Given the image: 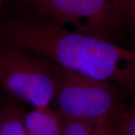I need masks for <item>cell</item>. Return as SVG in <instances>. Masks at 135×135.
<instances>
[{"label":"cell","instance_id":"obj_9","mask_svg":"<svg viewBox=\"0 0 135 135\" xmlns=\"http://www.w3.org/2000/svg\"><path fill=\"white\" fill-rule=\"evenodd\" d=\"M134 1L135 0H115V5L119 15L122 13L128 15Z\"/></svg>","mask_w":135,"mask_h":135},{"label":"cell","instance_id":"obj_6","mask_svg":"<svg viewBox=\"0 0 135 135\" xmlns=\"http://www.w3.org/2000/svg\"><path fill=\"white\" fill-rule=\"evenodd\" d=\"M23 102L14 98L0 105V135H28L24 124Z\"/></svg>","mask_w":135,"mask_h":135},{"label":"cell","instance_id":"obj_8","mask_svg":"<svg viewBox=\"0 0 135 135\" xmlns=\"http://www.w3.org/2000/svg\"><path fill=\"white\" fill-rule=\"evenodd\" d=\"M117 135H135V105L124 109L115 120Z\"/></svg>","mask_w":135,"mask_h":135},{"label":"cell","instance_id":"obj_2","mask_svg":"<svg viewBox=\"0 0 135 135\" xmlns=\"http://www.w3.org/2000/svg\"><path fill=\"white\" fill-rule=\"evenodd\" d=\"M52 104L53 110L62 119L90 122L113 121L124 110L114 84L59 66Z\"/></svg>","mask_w":135,"mask_h":135},{"label":"cell","instance_id":"obj_3","mask_svg":"<svg viewBox=\"0 0 135 135\" xmlns=\"http://www.w3.org/2000/svg\"><path fill=\"white\" fill-rule=\"evenodd\" d=\"M2 62L0 86L34 108H47L53 104L57 83V66L48 59L1 43Z\"/></svg>","mask_w":135,"mask_h":135},{"label":"cell","instance_id":"obj_12","mask_svg":"<svg viewBox=\"0 0 135 135\" xmlns=\"http://www.w3.org/2000/svg\"><path fill=\"white\" fill-rule=\"evenodd\" d=\"M134 104L135 105V99H134V104Z\"/></svg>","mask_w":135,"mask_h":135},{"label":"cell","instance_id":"obj_10","mask_svg":"<svg viewBox=\"0 0 135 135\" xmlns=\"http://www.w3.org/2000/svg\"><path fill=\"white\" fill-rule=\"evenodd\" d=\"M2 49H1V45H0V70L2 67Z\"/></svg>","mask_w":135,"mask_h":135},{"label":"cell","instance_id":"obj_11","mask_svg":"<svg viewBox=\"0 0 135 135\" xmlns=\"http://www.w3.org/2000/svg\"><path fill=\"white\" fill-rule=\"evenodd\" d=\"M3 2H4V0H0V9L2 8V5L3 4Z\"/></svg>","mask_w":135,"mask_h":135},{"label":"cell","instance_id":"obj_4","mask_svg":"<svg viewBox=\"0 0 135 135\" xmlns=\"http://www.w3.org/2000/svg\"><path fill=\"white\" fill-rule=\"evenodd\" d=\"M49 22L74 26L82 33L110 41L119 15L115 0H24Z\"/></svg>","mask_w":135,"mask_h":135},{"label":"cell","instance_id":"obj_5","mask_svg":"<svg viewBox=\"0 0 135 135\" xmlns=\"http://www.w3.org/2000/svg\"><path fill=\"white\" fill-rule=\"evenodd\" d=\"M24 124L28 135H63L61 118L50 107L26 113Z\"/></svg>","mask_w":135,"mask_h":135},{"label":"cell","instance_id":"obj_7","mask_svg":"<svg viewBox=\"0 0 135 135\" xmlns=\"http://www.w3.org/2000/svg\"><path fill=\"white\" fill-rule=\"evenodd\" d=\"M63 135H117L115 120L107 122H90L62 119Z\"/></svg>","mask_w":135,"mask_h":135},{"label":"cell","instance_id":"obj_1","mask_svg":"<svg viewBox=\"0 0 135 135\" xmlns=\"http://www.w3.org/2000/svg\"><path fill=\"white\" fill-rule=\"evenodd\" d=\"M0 42L48 59L59 67L135 91V49L45 21L8 18Z\"/></svg>","mask_w":135,"mask_h":135}]
</instances>
